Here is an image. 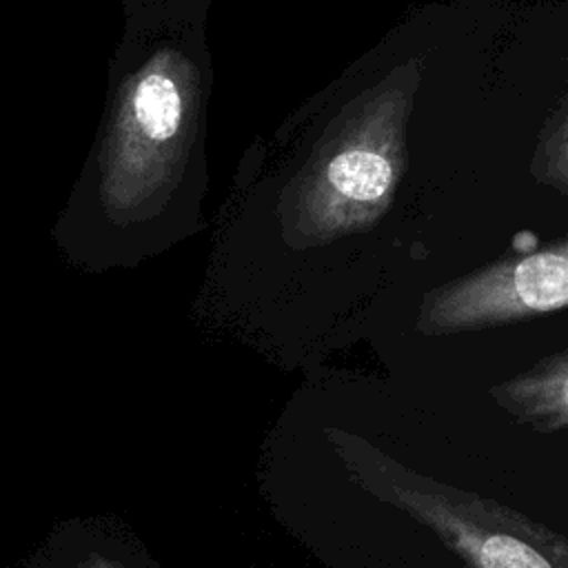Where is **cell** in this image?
I'll return each mask as SVG.
<instances>
[{
  "mask_svg": "<svg viewBox=\"0 0 568 568\" xmlns=\"http://www.w3.org/2000/svg\"><path fill=\"white\" fill-rule=\"evenodd\" d=\"M195 80L186 58L160 51L131 82L111 166V189L122 206L153 197L173 175L191 129Z\"/></svg>",
  "mask_w": 568,
  "mask_h": 568,
  "instance_id": "7a4b0ae2",
  "label": "cell"
},
{
  "mask_svg": "<svg viewBox=\"0 0 568 568\" xmlns=\"http://www.w3.org/2000/svg\"><path fill=\"white\" fill-rule=\"evenodd\" d=\"M568 300L566 246L510 260L446 288L433 291L417 326L426 335L488 328L561 311Z\"/></svg>",
  "mask_w": 568,
  "mask_h": 568,
  "instance_id": "277c9868",
  "label": "cell"
},
{
  "mask_svg": "<svg viewBox=\"0 0 568 568\" xmlns=\"http://www.w3.org/2000/svg\"><path fill=\"white\" fill-rule=\"evenodd\" d=\"M75 568H129V566H124L120 561H113V559H106V557H100V555H91L84 561H80Z\"/></svg>",
  "mask_w": 568,
  "mask_h": 568,
  "instance_id": "8992f818",
  "label": "cell"
},
{
  "mask_svg": "<svg viewBox=\"0 0 568 568\" xmlns=\"http://www.w3.org/2000/svg\"><path fill=\"white\" fill-rule=\"evenodd\" d=\"M488 395L521 426L559 433L568 426V357L557 353L532 371L490 386Z\"/></svg>",
  "mask_w": 568,
  "mask_h": 568,
  "instance_id": "5b68a950",
  "label": "cell"
},
{
  "mask_svg": "<svg viewBox=\"0 0 568 568\" xmlns=\"http://www.w3.org/2000/svg\"><path fill=\"white\" fill-rule=\"evenodd\" d=\"M324 437L355 486L433 530L468 568H568L561 532L497 499L419 475L357 435L326 428Z\"/></svg>",
  "mask_w": 568,
  "mask_h": 568,
  "instance_id": "6da1fadb",
  "label": "cell"
},
{
  "mask_svg": "<svg viewBox=\"0 0 568 568\" xmlns=\"http://www.w3.org/2000/svg\"><path fill=\"white\" fill-rule=\"evenodd\" d=\"M397 171L399 111L388 102L306 180L297 226L306 237L328 240L371 224L388 206Z\"/></svg>",
  "mask_w": 568,
  "mask_h": 568,
  "instance_id": "3957f363",
  "label": "cell"
}]
</instances>
